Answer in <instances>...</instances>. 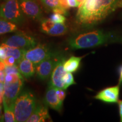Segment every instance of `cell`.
I'll return each mask as SVG.
<instances>
[{
    "mask_svg": "<svg viewBox=\"0 0 122 122\" xmlns=\"http://www.w3.org/2000/svg\"><path fill=\"white\" fill-rule=\"evenodd\" d=\"M117 0H85L76 14V20L82 25L100 22L116 7Z\"/></svg>",
    "mask_w": 122,
    "mask_h": 122,
    "instance_id": "1",
    "label": "cell"
},
{
    "mask_svg": "<svg viewBox=\"0 0 122 122\" xmlns=\"http://www.w3.org/2000/svg\"><path fill=\"white\" fill-rule=\"evenodd\" d=\"M38 103L33 92L29 89H23L14 103L15 122H27Z\"/></svg>",
    "mask_w": 122,
    "mask_h": 122,
    "instance_id": "2",
    "label": "cell"
},
{
    "mask_svg": "<svg viewBox=\"0 0 122 122\" xmlns=\"http://www.w3.org/2000/svg\"><path fill=\"white\" fill-rule=\"evenodd\" d=\"M108 35L99 30L81 33L71 38L68 41L70 48L73 49L91 48L105 43Z\"/></svg>",
    "mask_w": 122,
    "mask_h": 122,
    "instance_id": "3",
    "label": "cell"
},
{
    "mask_svg": "<svg viewBox=\"0 0 122 122\" xmlns=\"http://www.w3.org/2000/svg\"><path fill=\"white\" fill-rule=\"evenodd\" d=\"M24 77L21 74L6 75L4 82V101L9 107L14 110V103L23 89Z\"/></svg>",
    "mask_w": 122,
    "mask_h": 122,
    "instance_id": "4",
    "label": "cell"
},
{
    "mask_svg": "<svg viewBox=\"0 0 122 122\" xmlns=\"http://www.w3.org/2000/svg\"><path fill=\"white\" fill-rule=\"evenodd\" d=\"M0 17L17 25L25 21V15L20 6L19 0H4L0 4Z\"/></svg>",
    "mask_w": 122,
    "mask_h": 122,
    "instance_id": "5",
    "label": "cell"
},
{
    "mask_svg": "<svg viewBox=\"0 0 122 122\" xmlns=\"http://www.w3.org/2000/svg\"><path fill=\"white\" fill-rule=\"evenodd\" d=\"M3 44L14 48L28 50L37 45L36 39L23 31H16L14 35L5 39Z\"/></svg>",
    "mask_w": 122,
    "mask_h": 122,
    "instance_id": "6",
    "label": "cell"
},
{
    "mask_svg": "<svg viewBox=\"0 0 122 122\" xmlns=\"http://www.w3.org/2000/svg\"><path fill=\"white\" fill-rule=\"evenodd\" d=\"M56 53L46 45L38 44L34 48L25 50L24 58L31 61L36 66Z\"/></svg>",
    "mask_w": 122,
    "mask_h": 122,
    "instance_id": "7",
    "label": "cell"
},
{
    "mask_svg": "<svg viewBox=\"0 0 122 122\" xmlns=\"http://www.w3.org/2000/svg\"><path fill=\"white\" fill-rule=\"evenodd\" d=\"M62 57V55L59 54L58 52H56L51 57L36 65V72L37 77L42 80H45L48 79Z\"/></svg>",
    "mask_w": 122,
    "mask_h": 122,
    "instance_id": "8",
    "label": "cell"
},
{
    "mask_svg": "<svg viewBox=\"0 0 122 122\" xmlns=\"http://www.w3.org/2000/svg\"><path fill=\"white\" fill-rule=\"evenodd\" d=\"M19 2L23 13L25 16L33 20H42V10L35 0H19Z\"/></svg>",
    "mask_w": 122,
    "mask_h": 122,
    "instance_id": "9",
    "label": "cell"
},
{
    "mask_svg": "<svg viewBox=\"0 0 122 122\" xmlns=\"http://www.w3.org/2000/svg\"><path fill=\"white\" fill-rule=\"evenodd\" d=\"M65 61V58L63 56L59 59L51 75V80L49 84L54 87L63 89H64L63 77L64 75L67 72L64 68V63Z\"/></svg>",
    "mask_w": 122,
    "mask_h": 122,
    "instance_id": "10",
    "label": "cell"
},
{
    "mask_svg": "<svg viewBox=\"0 0 122 122\" xmlns=\"http://www.w3.org/2000/svg\"><path fill=\"white\" fill-rule=\"evenodd\" d=\"M44 102L47 106L57 111H61L63 106V102L59 100L56 93V88L50 84L46 91Z\"/></svg>",
    "mask_w": 122,
    "mask_h": 122,
    "instance_id": "11",
    "label": "cell"
},
{
    "mask_svg": "<svg viewBox=\"0 0 122 122\" xmlns=\"http://www.w3.org/2000/svg\"><path fill=\"white\" fill-rule=\"evenodd\" d=\"M119 93V85L107 88L100 91L95 96L97 100L102 101L105 102L115 103L118 101Z\"/></svg>",
    "mask_w": 122,
    "mask_h": 122,
    "instance_id": "12",
    "label": "cell"
},
{
    "mask_svg": "<svg viewBox=\"0 0 122 122\" xmlns=\"http://www.w3.org/2000/svg\"><path fill=\"white\" fill-rule=\"evenodd\" d=\"M47 120H51L49 114L48 106L39 102L27 122H45Z\"/></svg>",
    "mask_w": 122,
    "mask_h": 122,
    "instance_id": "13",
    "label": "cell"
},
{
    "mask_svg": "<svg viewBox=\"0 0 122 122\" xmlns=\"http://www.w3.org/2000/svg\"><path fill=\"white\" fill-rule=\"evenodd\" d=\"M18 67L21 75L27 79L32 77L36 72V65L25 58L20 61Z\"/></svg>",
    "mask_w": 122,
    "mask_h": 122,
    "instance_id": "14",
    "label": "cell"
},
{
    "mask_svg": "<svg viewBox=\"0 0 122 122\" xmlns=\"http://www.w3.org/2000/svg\"><path fill=\"white\" fill-rule=\"evenodd\" d=\"M1 45L5 49L6 57L12 56V57L15 58V59L17 61L18 63H19L20 61L24 58V53H25L26 50L9 46H7L3 43L1 44Z\"/></svg>",
    "mask_w": 122,
    "mask_h": 122,
    "instance_id": "15",
    "label": "cell"
},
{
    "mask_svg": "<svg viewBox=\"0 0 122 122\" xmlns=\"http://www.w3.org/2000/svg\"><path fill=\"white\" fill-rule=\"evenodd\" d=\"M81 59L82 57L72 56L67 60H66L64 63V68L65 71L71 73L77 71L80 66Z\"/></svg>",
    "mask_w": 122,
    "mask_h": 122,
    "instance_id": "16",
    "label": "cell"
},
{
    "mask_svg": "<svg viewBox=\"0 0 122 122\" xmlns=\"http://www.w3.org/2000/svg\"><path fill=\"white\" fill-rule=\"evenodd\" d=\"M18 30L17 24L0 17V35L15 32Z\"/></svg>",
    "mask_w": 122,
    "mask_h": 122,
    "instance_id": "17",
    "label": "cell"
},
{
    "mask_svg": "<svg viewBox=\"0 0 122 122\" xmlns=\"http://www.w3.org/2000/svg\"><path fill=\"white\" fill-rule=\"evenodd\" d=\"M67 27L65 23H55L51 29L49 30L47 35L53 36H62L67 32Z\"/></svg>",
    "mask_w": 122,
    "mask_h": 122,
    "instance_id": "18",
    "label": "cell"
},
{
    "mask_svg": "<svg viewBox=\"0 0 122 122\" xmlns=\"http://www.w3.org/2000/svg\"><path fill=\"white\" fill-rule=\"evenodd\" d=\"M3 106L4 108V121L6 122H15L14 110L9 107L4 102H3Z\"/></svg>",
    "mask_w": 122,
    "mask_h": 122,
    "instance_id": "19",
    "label": "cell"
},
{
    "mask_svg": "<svg viewBox=\"0 0 122 122\" xmlns=\"http://www.w3.org/2000/svg\"><path fill=\"white\" fill-rule=\"evenodd\" d=\"M63 82L64 84V90H66L71 85L76 84L74 81V76L72 73L67 72L63 77Z\"/></svg>",
    "mask_w": 122,
    "mask_h": 122,
    "instance_id": "20",
    "label": "cell"
},
{
    "mask_svg": "<svg viewBox=\"0 0 122 122\" xmlns=\"http://www.w3.org/2000/svg\"><path fill=\"white\" fill-rule=\"evenodd\" d=\"M54 23L50 19H44L41 20V30L42 32L47 34L48 31L51 29Z\"/></svg>",
    "mask_w": 122,
    "mask_h": 122,
    "instance_id": "21",
    "label": "cell"
},
{
    "mask_svg": "<svg viewBox=\"0 0 122 122\" xmlns=\"http://www.w3.org/2000/svg\"><path fill=\"white\" fill-rule=\"evenodd\" d=\"M49 19L55 23H65L66 18L65 15L59 14L58 13H54L50 15Z\"/></svg>",
    "mask_w": 122,
    "mask_h": 122,
    "instance_id": "22",
    "label": "cell"
},
{
    "mask_svg": "<svg viewBox=\"0 0 122 122\" xmlns=\"http://www.w3.org/2000/svg\"><path fill=\"white\" fill-rule=\"evenodd\" d=\"M44 6L52 9L59 6V0H40Z\"/></svg>",
    "mask_w": 122,
    "mask_h": 122,
    "instance_id": "23",
    "label": "cell"
},
{
    "mask_svg": "<svg viewBox=\"0 0 122 122\" xmlns=\"http://www.w3.org/2000/svg\"><path fill=\"white\" fill-rule=\"evenodd\" d=\"M5 72L6 75L10 74H20L18 65H14L11 66H6L5 69Z\"/></svg>",
    "mask_w": 122,
    "mask_h": 122,
    "instance_id": "24",
    "label": "cell"
},
{
    "mask_svg": "<svg viewBox=\"0 0 122 122\" xmlns=\"http://www.w3.org/2000/svg\"><path fill=\"white\" fill-rule=\"evenodd\" d=\"M5 65L7 66H11L14 65H18V62L15 58H14L12 56H7L4 59L3 61Z\"/></svg>",
    "mask_w": 122,
    "mask_h": 122,
    "instance_id": "25",
    "label": "cell"
},
{
    "mask_svg": "<svg viewBox=\"0 0 122 122\" xmlns=\"http://www.w3.org/2000/svg\"><path fill=\"white\" fill-rule=\"evenodd\" d=\"M51 10H52V11L54 13H58V14H59L65 15V16H67V15H68V10H67V9L60 6H59L55 7V8H53L51 9Z\"/></svg>",
    "mask_w": 122,
    "mask_h": 122,
    "instance_id": "26",
    "label": "cell"
},
{
    "mask_svg": "<svg viewBox=\"0 0 122 122\" xmlns=\"http://www.w3.org/2000/svg\"><path fill=\"white\" fill-rule=\"evenodd\" d=\"M65 91L66 90H64L63 89L56 88V93H57V95L59 100L62 102H63L66 96V93Z\"/></svg>",
    "mask_w": 122,
    "mask_h": 122,
    "instance_id": "27",
    "label": "cell"
},
{
    "mask_svg": "<svg viewBox=\"0 0 122 122\" xmlns=\"http://www.w3.org/2000/svg\"><path fill=\"white\" fill-rule=\"evenodd\" d=\"M6 57V50L2 46L0 45V61H4V59Z\"/></svg>",
    "mask_w": 122,
    "mask_h": 122,
    "instance_id": "28",
    "label": "cell"
},
{
    "mask_svg": "<svg viewBox=\"0 0 122 122\" xmlns=\"http://www.w3.org/2000/svg\"><path fill=\"white\" fill-rule=\"evenodd\" d=\"M59 5L67 10H68L70 8L68 4L67 0H59Z\"/></svg>",
    "mask_w": 122,
    "mask_h": 122,
    "instance_id": "29",
    "label": "cell"
},
{
    "mask_svg": "<svg viewBox=\"0 0 122 122\" xmlns=\"http://www.w3.org/2000/svg\"><path fill=\"white\" fill-rule=\"evenodd\" d=\"M67 2L70 7H79V4L76 0H67Z\"/></svg>",
    "mask_w": 122,
    "mask_h": 122,
    "instance_id": "30",
    "label": "cell"
},
{
    "mask_svg": "<svg viewBox=\"0 0 122 122\" xmlns=\"http://www.w3.org/2000/svg\"><path fill=\"white\" fill-rule=\"evenodd\" d=\"M5 76L6 74L5 71H0V82L4 83Z\"/></svg>",
    "mask_w": 122,
    "mask_h": 122,
    "instance_id": "31",
    "label": "cell"
},
{
    "mask_svg": "<svg viewBox=\"0 0 122 122\" xmlns=\"http://www.w3.org/2000/svg\"><path fill=\"white\" fill-rule=\"evenodd\" d=\"M119 106L120 122H122V101H119Z\"/></svg>",
    "mask_w": 122,
    "mask_h": 122,
    "instance_id": "32",
    "label": "cell"
},
{
    "mask_svg": "<svg viewBox=\"0 0 122 122\" xmlns=\"http://www.w3.org/2000/svg\"><path fill=\"white\" fill-rule=\"evenodd\" d=\"M6 65L4 63V61H0V71H5Z\"/></svg>",
    "mask_w": 122,
    "mask_h": 122,
    "instance_id": "33",
    "label": "cell"
},
{
    "mask_svg": "<svg viewBox=\"0 0 122 122\" xmlns=\"http://www.w3.org/2000/svg\"><path fill=\"white\" fill-rule=\"evenodd\" d=\"M4 121V115L2 114V106L0 105V122Z\"/></svg>",
    "mask_w": 122,
    "mask_h": 122,
    "instance_id": "34",
    "label": "cell"
},
{
    "mask_svg": "<svg viewBox=\"0 0 122 122\" xmlns=\"http://www.w3.org/2000/svg\"><path fill=\"white\" fill-rule=\"evenodd\" d=\"M4 83L0 82V94L4 93Z\"/></svg>",
    "mask_w": 122,
    "mask_h": 122,
    "instance_id": "35",
    "label": "cell"
},
{
    "mask_svg": "<svg viewBox=\"0 0 122 122\" xmlns=\"http://www.w3.org/2000/svg\"><path fill=\"white\" fill-rule=\"evenodd\" d=\"M85 0H76V1H77V2L79 4V7H80L83 4V3L85 2Z\"/></svg>",
    "mask_w": 122,
    "mask_h": 122,
    "instance_id": "36",
    "label": "cell"
},
{
    "mask_svg": "<svg viewBox=\"0 0 122 122\" xmlns=\"http://www.w3.org/2000/svg\"><path fill=\"white\" fill-rule=\"evenodd\" d=\"M122 83V66L120 69V77H119V84Z\"/></svg>",
    "mask_w": 122,
    "mask_h": 122,
    "instance_id": "37",
    "label": "cell"
},
{
    "mask_svg": "<svg viewBox=\"0 0 122 122\" xmlns=\"http://www.w3.org/2000/svg\"><path fill=\"white\" fill-rule=\"evenodd\" d=\"M122 7V0H119L118 2H117L116 7Z\"/></svg>",
    "mask_w": 122,
    "mask_h": 122,
    "instance_id": "38",
    "label": "cell"
},
{
    "mask_svg": "<svg viewBox=\"0 0 122 122\" xmlns=\"http://www.w3.org/2000/svg\"><path fill=\"white\" fill-rule=\"evenodd\" d=\"M3 101H4V93L0 94V105L3 103Z\"/></svg>",
    "mask_w": 122,
    "mask_h": 122,
    "instance_id": "39",
    "label": "cell"
}]
</instances>
